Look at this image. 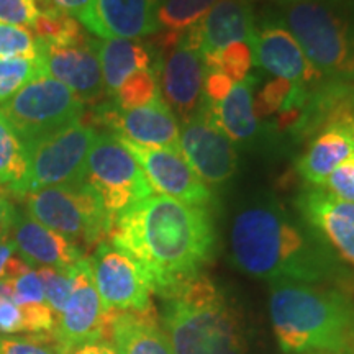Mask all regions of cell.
Instances as JSON below:
<instances>
[{
	"label": "cell",
	"instance_id": "47",
	"mask_svg": "<svg viewBox=\"0 0 354 354\" xmlns=\"http://www.w3.org/2000/svg\"><path fill=\"white\" fill-rule=\"evenodd\" d=\"M348 128H349V131H351V136H353V143H354V118L351 122L348 123Z\"/></svg>",
	"mask_w": 354,
	"mask_h": 354
},
{
	"label": "cell",
	"instance_id": "11",
	"mask_svg": "<svg viewBox=\"0 0 354 354\" xmlns=\"http://www.w3.org/2000/svg\"><path fill=\"white\" fill-rule=\"evenodd\" d=\"M180 153L207 185L221 187L238 171L236 146L216 127L203 99L198 112L180 125Z\"/></svg>",
	"mask_w": 354,
	"mask_h": 354
},
{
	"label": "cell",
	"instance_id": "12",
	"mask_svg": "<svg viewBox=\"0 0 354 354\" xmlns=\"http://www.w3.org/2000/svg\"><path fill=\"white\" fill-rule=\"evenodd\" d=\"M87 125H102L113 135L146 148L180 151L179 120L161 97L153 104L133 110L118 109L112 99L104 100L92 110Z\"/></svg>",
	"mask_w": 354,
	"mask_h": 354
},
{
	"label": "cell",
	"instance_id": "42",
	"mask_svg": "<svg viewBox=\"0 0 354 354\" xmlns=\"http://www.w3.org/2000/svg\"><path fill=\"white\" fill-rule=\"evenodd\" d=\"M12 194L8 189L0 185V243L7 241L8 236L12 234L13 220H15L17 209L10 202Z\"/></svg>",
	"mask_w": 354,
	"mask_h": 354
},
{
	"label": "cell",
	"instance_id": "34",
	"mask_svg": "<svg viewBox=\"0 0 354 354\" xmlns=\"http://www.w3.org/2000/svg\"><path fill=\"white\" fill-rule=\"evenodd\" d=\"M292 84L287 79L272 77L263 84L258 94L254 95V113L259 122L266 123V118L276 115L282 109L292 91Z\"/></svg>",
	"mask_w": 354,
	"mask_h": 354
},
{
	"label": "cell",
	"instance_id": "45",
	"mask_svg": "<svg viewBox=\"0 0 354 354\" xmlns=\"http://www.w3.org/2000/svg\"><path fill=\"white\" fill-rule=\"evenodd\" d=\"M272 6H287V3H297V2H310V0H268ZM333 2H342V0H333Z\"/></svg>",
	"mask_w": 354,
	"mask_h": 354
},
{
	"label": "cell",
	"instance_id": "9",
	"mask_svg": "<svg viewBox=\"0 0 354 354\" xmlns=\"http://www.w3.org/2000/svg\"><path fill=\"white\" fill-rule=\"evenodd\" d=\"M84 180L99 194L112 216L154 192L136 158L110 131L97 133L86 161Z\"/></svg>",
	"mask_w": 354,
	"mask_h": 354
},
{
	"label": "cell",
	"instance_id": "7",
	"mask_svg": "<svg viewBox=\"0 0 354 354\" xmlns=\"http://www.w3.org/2000/svg\"><path fill=\"white\" fill-rule=\"evenodd\" d=\"M97 133L94 127L81 120L25 143L28 167L12 196L24 197L53 185L84 180L86 161Z\"/></svg>",
	"mask_w": 354,
	"mask_h": 354
},
{
	"label": "cell",
	"instance_id": "18",
	"mask_svg": "<svg viewBox=\"0 0 354 354\" xmlns=\"http://www.w3.org/2000/svg\"><path fill=\"white\" fill-rule=\"evenodd\" d=\"M300 218L325 238L339 258L354 266V203L317 185H305L295 198Z\"/></svg>",
	"mask_w": 354,
	"mask_h": 354
},
{
	"label": "cell",
	"instance_id": "24",
	"mask_svg": "<svg viewBox=\"0 0 354 354\" xmlns=\"http://www.w3.org/2000/svg\"><path fill=\"white\" fill-rule=\"evenodd\" d=\"M354 156V143L348 123H339L318 133L312 141H308V148L297 159L295 171L305 185H317L323 187L339 165Z\"/></svg>",
	"mask_w": 354,
	"mask_h": 354
},
{
	"label": "cell",
	"instance_id": "3",
	"mask_svg": "<svg viewBox=\"0 0 354 354\" xmlns=\"http://www.w3.org/2000/svg\"><path fill=\"white\" fill-rule=\"evenodd\" d=\"M269 313L286 353L354 354V297L335 287L277 282Z\"/></svg>",
	"mask_w": 354,
	"mask_h": 354
},
{
	"label": "cell",
	"instance_id": "36",
	"mask_svg": "<svg viewBox=\"0 0 354 354\" xmlns=\"http://www.w3.org/2000/svg\"><path fill=\"white\" fill-rule=\"evenodd\" d=\"M41 13V0H0V21L32 28Z\"/></svg>",
	"mask_w": 354,
	"mask_h": 354
},
{
	"label": "cell",
	"instance_id": "35",
	"mask_svg": "<svg viewBox=\"0 0 354 354\" xmlns=\"http://www.w3.org/2000/svg\"><path fill=\"white\" fill-rule=\"evenodd\" d=\"M0 354H61V346L48 333L7 336L0 342Z\"/></svg>",
	"mask_w": 354,
	"mask_h": 354
},
{
	"label": "cell",
	"instance_id": "33",
	"mask_svg": "<svg viewBox=\"0 0 354 354\" xmlns=\"http://www.w3.org/2000/svg\"><path fill=\"white\" fill-rule=\"evenodd\" d=\"M25 57L38 59V39L26 26L10 25L0 21V59Z\"/></svg>",
	"mask_w": 354,
	"mask_h": 354
},
{
	"label": "cell",
	"instance_id": "30",
	"mask_svg": "<svg viewBox=\"0 0 354 354\" xmlns=\"http://www.w3.org/2000/svg\"><path fill=\"white\" fill-rule=\"evenodd\" d=\"M203 63L207 71H218L236 84L250 76V69L253 66V50L246 43H233L214 55L203 56Z\"/></svg>",
	"mask_w": 354,
	"mask_h": 354
},
{
	"label": "cell",
	"instance_id": "14",
	"mask_svg": "<svg viewBox=\"0 0 354 354\" xmlns=\"http://www.w3.org/2000/svg\"><path fill=\"white\" fill-rule=\"evenodd\" d=\"M113 310H109L97 292L88 258L74 264V287L71 297L61 313L53 336L61 348L107 339L110 318Z\"/></svg>",
	"mask_w": 354,
	"mask_h": 354
},
{
	"label": "cell",
	"instance_id": "5",
	"mask_svg": "<svg viewBox=\"0 0 354 354\" xmlns=\"http://www.w3.org/2000/svg\"><path fill=\"white\" fill-rule=\"evenodd\" d=\"M268 12L297 39L325 79H354V6L351 0H310L272 6Z\"/></svg>",
	"mask_w": 354,
	"mask_h": 354
},
{
	"label": "cell",
	"instance_id": "6",
	"mask_svg": "<svg viewBox=\"0 0 354 354\" xmlns=\"http://www.w3.org/2000/svg\"><path fill=\"white\" fill-rule=\"evenodd\" d=\"M21 198L35 220L82 250L100 245L110 236L113 216L86 180L53 185Z\"/></svg>",
	"mask_w": 354,
	"mask_h": 354
},
{
	"label": "cell",
	"instance_id": "15",
	"mask_svg": "<svg viewBox=\"0 0 354 354\" xmlns=\"http://www.w3.org/2000/svg\"><path fill=\"white\" fill-rule=\"evenodd\" d=\"M102 302L109 310L151 307V289L138 264L110 241L95 246L88 258Z\"/></svg>",
	"mask_w": 354,
	"mask_h": 354
},
{
	"label": "cell",
	"instance_id": "46",
	"mask_svg": "<svg viewBox=\"0 0 354 354\" xmlns=\"http://www.w3.org/2000/svg\"><path fill=\"white\" fill-rule=\"evenodd\" d=\"M348 87H349V95H351V102L354 105V79L353 81H348Z\"/></svg>",
	"mask_w": 354,
	"mask_h": 354
},
{
	"label": "cell",
	"instance_id": "26",
	"mask_svg": "<svg viewBox=\"0 0 354 354\" xmlns=\"http://www.w3.org/2000/svg\"><path fill=\"white\" fill-rule=\"evenodd\" d=\"M26 167L25 143L0 112V185L13 192L25 179Z\"/></svg>",
	"mask_w": 354,
	"mask_h": 354
},
{
	"label": "cell",
	"instance_id": "37",
	"mask_svg": "<svg viewBox=\"0 0 354 354\" xmlns=\"http://www.w3.org/2000/svg\"><path fill=\"white\" fill-rule=\"evenodd\" d=\"M13 299L19 305L26 304H44V286L38 271H28L21 276L12 279Z\"/></svg>",
	"mask_w": 354,
	"mask_h": 354
},
{
	"label": "cell",
	"instance_id": "32",
	"mask_svg": "<svg viewBox=\"0 0 354 354\" xmlns=\"http://www.w3.org/2000/svg\"><path fill=\"white\" fill-rule=\"evenodd\" d=\"M39 276H41L43 286H44V297H46V304L55 313L56 320H59L61 313L68 304L71 297V292L74 287V266L73 268H43L38 269ZM57 325V323H56Z\"/></svg>",
	"mask_w": 354,
	"mask_h": 354
},
{
	"label": "cell",
	"instance_id": "38",
	"mask_svg": "<svg viewBox=\"0 0 354 354\" xmlns=\"http://www.w3.org/2000/svg\"><path fill=\"white\" fill-rule=\"evenodd\" d=\"M323 187L336 198L354 203V156L336 167Z\"/></svg>",
	"mask_w": 354,
	"mask_h": 354
},
{
	"label": "cell",
	"instance_id": "1",
	"mask_svg": "<svg viewBox=\"0 0 354 354\" xmlns=\"http://www.w3.org/2000/svg\"><path fill=\"white\" fill-rule=\"evenodd\" d=\"M110 243L140 266L149 289L167 295L203 274L214 258L210 207L149 196L113 216Z\"/></svg>",
	"mask_w": 354,
	"mask_h": 354
},
{
	"label": "cell",
	"instance_id": "4",
	"mask_svg": "<svg viewBox=\"0 0 354 354\" xmlns=\"http://www.w3.org/2000/svg\"><path fill=\"white\" fill-rule=\"evenodd\" d=\"M162 322L172 354H245L240 320L205 274L167 295Z\"/></svg>",
	"mask_w": 354,
	"mask_h": 354
},
{
	"label": "cell",
	"instance_id": "40",
	"mask_svg": "<svg viewBox=\"0 0 354 354\" xmlns=\"http://www.w3.org/2000/svg\"><path fill=\"white\" fill-rule=\"evenodd\" d=\"M233 81L218 71H207L205 86H203V97L210 105H218L227 99L230 91L233 88Z\"/></svg>",
	"mask_w": 354,
	"mask_h": 354
},
{
	"label": "cell",
	"instance_id": "41",
	"mask_svg": "<svg viewBox=\"0 0 354 354\" xmlns=\"http://www.w3.org/2000/svg\"><path fill=\"white\" fill-rule=\"evenodd\" d=\"M0 331L3 333H21L25 330L24 313L13 299L0 300Z\"/></svg>",
	"mask_w": 354,
	"mask_h": 354
},
{
	"label": "cell",
	"instance_id": "2",
	"mask_svg": "<svg viewBox=\"0 0 354 354\" xmlns=\"http://www.w3.org/2000/svg\"><path fill=\"white\" fill-rule=\"evenodd\" d=\"M230 248L240 271L271 284H318L346 276L325 238L272 197L254 198L238 210Z\"/></svg>",
	"mask_w": 354,
	"mask_h": 354
},
{
	"label": "cell",
	"instance_id": "23",
	"mask_svg": "<svg viewBox=\"0 0 354 354\" xmlns=\"http://www.w3.org/2000/svg\"><path fill=\"white\" fill-rule=\"evenodd\" d=\"M109 338L118 354H172L154 305L145 310H113Z\"/></svg>",
	"mask_w": 354,
	"mask_h": 354
},
{
	"label": "cell",
	"instance_id": "17",
	"mask_svg": "<svg viewBox=\"0 0 354 354\" xmlns=\"http://www.w3.org/2000/svg\"><path fill=\"white\" fill-rule=\"evenodd\" d=\"M251 50L253 64L274 77L308 87L325 79L307 59L297 39L268 10L259 17Z\"/></svg>",
	"mask_w": 354,
	"mask_h": 354
},
{
	"label": "cell",
	"instance_id": "48",
	"mask_svg": "<svg viewBox=\"0 0 354 354\" xmlns=\"http://www.w3.org/2000/svg\"><path fill=\"white\" fill-rule=\"evenodd\" d=\"M0 342H2V335H0Z\"/></svg>",
	"mask_w": 354,
	"mask_h": 354
},
{
	"label": "cell",
	"instance_id": "21",
	"mask_svg": "<svg viewBox=\"0 0 354 354\" xmlns=\"http://www.w3.org/2000/svg\"><path fill=\"white\" fill-rule=\"evenodd\" d=\"M259 76H248L233 86L221 104L209 105L212 118L234 146L253 149L276 138L268 123L258 120L254 113V92Z\"/></svg>",
	"mask_w": 354,
	"mask_h": 354
},
{
	"label": "cell",
	"instance_id": "27",
	"mask_svg": "<svg viewBox=\"0 0 354 354\" xmlns=\"http://www.w3.org/2000/svg\"><path fill=\"white\" fill-rule=\"evenodd\" d=\"M218 0H159V32H185L198 24Z\"/></svg>",
	"mask_w": 354,
	"mask_h": 354
},
{
	"label": "cell",
	"instance_id": "8",
	"mask_svg": "<svg viewBox=\"0 0 354 354\" xmlns=\"http://www.w3.org/2000/svg\"><path fill=\"white\" fill-rule=\"evenodd\" d=\"M153 73L159 94L180 123L198 112L203 104L207 69L202 53L189 41L185 32L153 35Z\"/></svg>",
	"mask_w": 354,
	"mask_h": 354
},
{
	"label": "cell",
	"instance_id": "19",
	"mask_svg": "<svg viewBox=\"0 0 354 354\" xmlns=\"http://www.w3.org/2000/svg\"><path fill=\"white\" fill-rule=\"evenodd\" d=\"M256 28L253 0H218L198 24L185 30V37L202 56H209L233 43L251 46Z\"/></svg>",
	"mask_w": 354,
	"mask_h": 354
},
{
	"label": "cell",
	"instance_id": "44",
	"mask_svg": "<svg viewBox=\"0 0 354 354\" xmlns=\"http://www.w3.org/2000/svg\"><path fill=\"white\" fill-rule=\"evenodd\" d=\"M61 354H118L112 343L107 339H95V342H87L76 344L71 348H61Z\"/></svg>",
	"mask_w": 354,
	"mask_h": 354
},
{
	"label": "cell",
	"instance_id": "29",
	"mask_svg": "<svg viewBox=\"0 0 354 354\" xmlns=\"http://www.w3.org/2000/svg\"><path fill=\"white\" fill-rule=\"evenodd\" d=\"M159 97L161 94L153 69H145L127 77L112 95V100L118 109L133 110L153 104Z\"/></svg>",
	"mask_w": 354,
	"mask_h": 354
},
{
	"label": "cell",
	"instance_id": "43",
	"mask_svg": "<svg viewBox=\"0 0 354 354\" xmlns=\"http://www.w3.org/2000/svg\"><path fill=\"white\" fill-rule=\"evenodd\" d=\"M91 0H41V12L57 10L79 19L86 10Z\"/></svg>",
	"mask_w": 354,
	"mask_h": 354
},
{
	"label": "cell",
	"instance_id": "16",
	"mask_svg": "<svg viewBox=\"0 0 354 354\" xmlns=\"http://www.w3.org/2000/svg\"><path fill=\"white\" fill-rule=\"evenodd\" d=\"M118 140L136 158L148 177V183L153 190H158L159 196L176 198L190 205L212 207V189L192 171L183 153L174 149L146 148L122 136H118Z\"/></svg>",
	"mask_w": 354,
	"mask_h": 354
},
{
	"label": "cell",
	"instance_id": "28",
	"mask_svg": "<svg viewBox=\"0 0 354 354\" xmlns=\"http://www.w3.org/2000/svg\"><path fill=\"white\" fill-rule=\"evenodd\" d=\"M32 32L39 41L53 44H71L87 37L81 21L57 10L39 13L32 25Z\"/></svg>",
	"mask_w": 354,
	"mask_h": 354
},
{
	"label": "cell",
	"instance_id": "13",
	"mask_svg": "<svg viewBox=\"0 0 354 354\" xmlns=\"http://www.w3.org/2000/svg\"><path fill=\"white\" fill-rule=\"evenodd\" d=\"M38 63L44 76L64 84L84 105H99L107 95L95 39L88 35L71 44H53L38 39Z\"/></svg>",
	"mask_w": 354,
	"mask_h": 354
},
{
	"label": "cell",
	"instance_id": "10",
	"mask_svg": "<svg viewBox=\"0 0 354 354\" xmlns=\"http://www.w3.org/2000/svg\"><path fill=\"white\" fill-rule=\"evenodd\" d=\"M84 107L86 105L64 84L43 74L26 84L10 100L0 105V112L21 141L30 143L81 122Z\"/></svg>",
	"mask_w": 354,
	"mask_h": 354
},
{
	"label": "cell",
	"instance_id": "31",
	"mask_svg": "<svg viewBox=\"0 0 354 354\" xmlns=\"http://www.w3.org/2000/svg\"><path fill=\"white\" fill-rule=\"evenodd\" d=\"M43 76L38 59L8 57L0 59V105L12 99L33 79Z\"/></svg>",
	"mask_w": 354,
	"mask_h": 354
},
{
	"label": "cell",
	"instance_id": "20",
	"mask_svg": "<svg viewBox=\"0 0 354 354\" xmlns=\"http://www.w3.org/2000/svg\"><path fill=\"white\" fill-rule=\"evenodd\" d=\"M159 0H91L79 21L102 39L153 37L158 26Z\"/></svg>",
	"mask_w": 354,
	"mask_h": 354
},
{
	"label": "cell",
	"instance_id": "22",
	"mask_svg": "<svg viewBox=\"0 0 354 354\" xmlns=\"http://www.w3.org/2000/svg\"><path fill=\"white\" fill-rule=\"evenodd\" d=\"M12 241L28 264L48 268H73L86 258L84 250L63 234L53 232L24 210H17L12 227Z\"/></svg>",
	"mask_w": 354,
	"mask_h": 354
},
{
	"label": "cell",
	"instance_id": "25",
	"mask_svg": "<svg viewBox=\"0 0 354 354\" xmlns=\"http://www.w3.org/2000/svg\"><path fill=\"white\" fill-rule=\"evenodd\" d=\"M95 50L104 77L105 94L110 97L118 91L127 77L138 71L151 69L154 63L153 46L140 39H95Z\"/></svg>",
	"mask_w": 354,
	"mask_h": 354
},
{
	"label": "cell",
	"instance_id": "39",
	"mask_svg": "<svg viewBox=\"0 0 354 354\" xmlns=\"http://www.w3.org/2000/svg\"><path fill=\"white\" fill-rule=\"evenodd\" d=\"M17 248L12 240L0 243V281H12L21 274L32 271V266L24 258L15 256Z\"/></svg>",
	"mask_w": 354,
	"mask_h": 354
}]
</instances>
